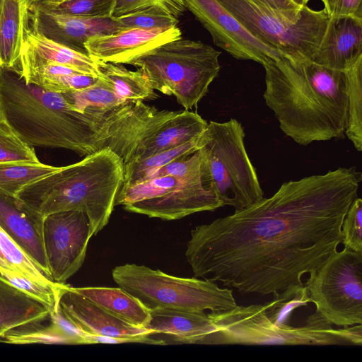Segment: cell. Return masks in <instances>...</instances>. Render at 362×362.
I'll use <instances>...</instances> for the list:
<instances>
[{"mask_svg":"<svg viewBox=\"0 0 362 362\" xmlns=\"http://www.w3.org/2000/svg\"><path fill=\"white\" fill-rule=\"evenodd\" d=\"M0 265L21 273L44 286L56 287L59 284L49 278L1 227Z\"/></svg>","mask_w":362,"mask_h":362,"instance_id":"obj_30","label":"cell"},{"mask_svg":"<svg viewBox=\"0 0 362 362\" xmlns=\"http://www.w3.org/2000/svg\"><path fill=\"white\" fill-rule=\"evenodd\" d=\"M244 128L235 119L211 121L199 149L202 168L223 206L239 211L264 197L256 170L247 153Z\"/></svg>","mask_w":362,"mask_h":362,"instance_id":"obj_8","label":"cell"},{"mask_svg":"<svg viewBox=\"0 0 362 362\" xmlns=\"http://www.w3.org/2000/svg\"><path fill=\"white\" fill-rule=\"evenodd\" d=\"M92 237L89 219L81 211H60L44 218L43 246L53 281L65 284L78 272Z\"/></svg>","mask_w":362,"mask_h":362,"instance_id":"obj_13","label":"cell"},{"mask_svg":"<svg viewBox=\"0 0 362 362\" xmlns=\"http://www.w3.org/2000/svg\"><path fill=\"white\" fill-rule=\"evenodd\" d=\"M329 18L351 16L362 18V0H321Z\"/></svg>","mask_w":362,"mask_h":362,"instance_id":"obj_40","label":"cell"},{"mask_svg":"<svg viewBox=\"0 0 362 362\" xmlns=\"http://www.w3.org/2000/svg\"><path fill=\"white\" fill-rule=\"evenodd\" d=\"M31 1H34V0H30L27 3H28V2ZM44 1H61V0H44Z\"/></svg>","mask_w":362,"mask_h":362,"instance_id":"obj_43","label":"cell"},{"mask_svg":"<svg viewBox=\"0 0 362 362\" xmlns=\"http://www.w3.org/2000/svg\"><path fill=\"white\" fill-rule=\"evenodd\" d=\"M50 308L26 292L0 280V339L9 332L40 323Z\"/></svg>","mask_w":362,"mask_h":362,"instance_id":"obj_22","label":"cell"},{"mask_svg":"<svg viewBox=\"0 0 362 362\" xmlns=\"http://www.w3.org/2000/svg\"><path fill=\"white\" fill-rule=\"evenodd\" d=\"M362 57V18L351 16L329 18L312 62L344 71Z\"/></svg>","mask_w":362,"mask_h":362,"instance_id":"obj_20","label":"cell"},{"mask_svg":"<svg viewBox=\"0 0 362 362\" xmlns=\"http://www.w3.org/2000/svg\"><path fill=\"white\" fill-rule=\"evenodd\" d=\"M203 146L204 134L194 141L159 152L139 162L127 164L124 165V180L122 185L144 180L153 171L175 160L196 152Z\"/></svg>","mask_w":362,"mask_h":362,"instance_id":"obj_27","label":"cell"},{"mask_svg":"<svg viewBox=\"0 0 362 362\" xmlns=\"http://www.w3.org/2000/svg\"><path fill=\"white\" fill-rule=\"evenodd\" d=\"M59 306L64 317L86 334L119 339L124 343L165 344L148 337L156 334L153 330L136 327L109 313L74 291L69 285L62 284Z\"/></svg>","mask_w":362,"mask_h":362,"instance_id":"obj_15","label":"cell"},{"mask_svg":"<svg viewBox=\"0 0 362 362\" xmlns=\"http://www.w3.org/2000/svg\"><path fill=\"white\" fill-rule=\"evenodd\" d=\"M208 315L216 331L204 344L362 345L361 324L335 329L316 311L300 327L274 325L264 315L261 304L237 305Z\"/></svg>","mask_w":362,"mask_h":362,"instance_id":"obj_6","label":"cell"},{"mask_svg":"<svg viewBox=\"0 0 362 362\" xmlns=\"http://www.w3.org/2000/svg\"><path fill=\"white\" fill-rule=\"evenodd\" d=\"M18 71L26 83L59 93L89 88L100 79L99 77L55 64L21 66Z\"/></svg>","mask_w":362,"mask_h":362,"instance_id":"obj_24","label":"cell"},{"mask_svg":"<svg viewBox=\"0 0 362 362\" xmlns=\"http://www.w3.org/2000/svg\"><path fill=\"white\" fill-rule=\"evenodd\" d=\"M273 8L283 13L293 22L298 21L301 17L304 7L300 6L293 0H265Z\"/></svg>","mask_w":362,"mask_h":362,"instance_id":"obj_41","label":"cell"},{"mask_svg":"<svg viewBox=\"0 0 362 362\" xmlns=\"http://www.w3.org/2000/svg\"><path fill=\"white\" fill-rule=\"evenodd\" d=\"M100 78L106 81L124 102H144L158 97L144 74L131 71L122 64L98 61Z\"/></svg>","mask_w":362,"mask_h":362,"instance_id":"obj_26","label":"cell"},{"mask_svg":"<svg viewBox=\"0 0 362 362\" xmlns=\"http://www.w3.org/2000/svg\"><path fill=\"white\" fill-rule=\"evenodd\" d=\"M150 320L146 328L156 334H165L182 343L204 344L216 327L205 311L177 308L150 310Z\"/></svg>","mask_w":362,"mask_h":362,"instance_id":"obj_21","label":"cell"},{"mask_svg":"<svg viewBox=\"0 0 362 362\" xmlns=\"http://www.w3.org/2000/svg\"><path fill=\"white\" fill-rule=\"evenodd\" d=\"M0 280L26 292L47 305L52 310L50 314L57 310L59 305V289L62 284L56 287L44 286L21 273L1 265Z\"/></svg>","mask_w":362,"mask_h":362,"instance_id":"obj_35","label":"cell"},{"mask_svg":"<svg viewBox=\"0 0 362 362\" xmlns=\"http://www.w3.org/2000/svg\"><path fill=\"white\" fill-rule=\"evenodd\" d=\"M112 18V17H111ZM122 29H156L177 26L179 20L160 7L153 6L112 18Z\"/></svg>","mask_w":362,"mask_h":362,"instance_id":"obj_36","label":"cell"},{"mask_svg":"<svg viewBox=\"0 0 362 362\" xmlns=\"http://www.w3.org/2000/svg\"><path fill=\"white\" fill-rule=\"evenodd\" d=\"M55 64L100 78L98 61L89 55L57 43L37 33L30 25L23 6L21 50L18 71L21 66Z\"/></svg>","mask_w":362,"mask_h":362,"instance_id":"obj_19","label":"cell"},{"mask_svg":"<svg viewBox=\"0 0 362 362\" xmlns=\"http://www.w3.org/2000/svg\"><path fill=\"white\" fill-rule=\"evenodd\" d=\"M211 34L214 43L240 60H252L262 66L283 56L255 37L217 0H182Z\"/></svg>","mask_w":362,"mask_h":362,"instance_id":"obj_14","label":"cell"},{"mask_svg":"<svg viewBox=\"0 0 362 362\" xmlns=\"http://www.w3.org/2000/svg\"><path fill=\"white\" fill-rule=\"evenodd\" d=\"M347 81L348 115L345 136L362 150V57L344 70Z\"/></svg>","mask_w":362,"mask_h":362,"instance_id":"obj_28","label":"cell"},{"mask_svg":"<svg viewBox=\"0 0 362 362\" xmlns=\"http://www.w3.org/2000/svg\"><path fill=\"white\" fill-rule=\"evenodd\" d=\"M44 218L16 196L0 189V227L51 279L42 240Z\"/></svg>","mask_w":362,"mask_h":362,"instance_id":"obj_18","label":"cell"},{"mask_svg":"<svg viewBox=\"0 0 362 362\" xmlns=\"http://www.w3.org/2000/svg\"><path fill=\"white\" fill-rule=\"evenodd\" d=\"M0 341L1 342V340L0 339Z\"/></svg>","mask_w":362,"mask_h":362,"instance_id":"obj_45","label":"cell"},{"mask_svg":"<svg viewBox=\"0 0 362 362\" xmlns=\"http://www.w3.org/2000/svg\"><path fill=\"white\" fill-rule=\"evenodd\" d=\"M24 5L29 23L37 33L86 54V42L90 38L122 30L111 17L86 18L50 12L32 4Z\"/></svg>","mask_w":362,"mask_h":362,"instance_id":"obj_16","label":"cell"},{"mask_svg":"<svg viewBox=\"0 0 362 362\" xmlns=\"http://www.w3.org/2000/svg\"><path fill=\"white\" fill-rule=\"evenodd\" d=\"M115 0H34L32 4L42 9L86 18H110Z\"/></svg>","mask_w":362,"mask_h":362,"instance_id":"obj_33","label":"cell"},{"mask_svg":"<svg viewBox=\"0 0 362 362\" xmlns=\"http://www.w3.org/2000/svg\"><path fill=\"white\" fill-rule=\"evenodd\" d=\"M71 288L109 313L136 327L146 328L150 320V310L120 287Z\"/></svg>","mask_w":362,"mask_h":362,"instance_id":"obj_23","label":"cell"},{"mask_svg":"<svg viewBox=\"0 0 362 362\" xmlns=\"http://www.w3.org/2000/svg\"><path fill=\"white\" fill-rule=\"evenodd\" d=\"M255 37L293 60H312L329 18L307 5L293 22L265 0H217Z\"/></svg>","mask_w":362,"mask_h":362,"instance_id":"obj_11","label":"cell"},{"mask_svg":"<svg viewBox=\"0 0 362 362\" xmlns=\"http://www.w3.org/2000/svg\"><path fill=\"white\" fill-rule=\"evenodd\" d=\"M62 94L71 107L82 113L87 109L108 110L125 103L102 78L89 88L68 90Z\"/></svg>","mask_w":362,"mask_h":362,"instance_id":"obj_32","label":"cell"},{"mask_svg":"<svg viewBox=\"0 0 362 362\" xmlns=\"http://www.w3.org/2000/svg\"><path fill=\"white\" fill-rule=\"evenodd\" d=\"M59 168L41 162L0 163V189L16 196L23 187L51 175Z\"/></svg>","mask_w":362,"mask_h":362,"instance_id":"obj_29","label":"cell"},{"mask_svg":"<svg viewBox=\"0 0 362 362\" xmlns=\"http://www.w3.org/2000/svg\"><path fill=\"white\" fill-rule=\"evenodd\" d=\"M341 242L345 248L362 252V199L356 197L349 207L341 226Z\"/></svg>","mask_w":362,"mask_h":362,"instance_id":"obj_38","label":"cell"},{"mask_svg":"<svg viewBox=\"0 0 362 362\" xmlns=\"http://www.w3.org/2000/svg\"><path fill=\"white\" fill-rule=\"evenodd\" d=\"M267 105L297 144L343 139L348 115L344 71L286 57L263 65Z\"/></svg>","mask_w":362,"mask_h":362,"instance_id":"obj_2","label":"cell"},{"mask_svg":"<svg viewBox=\"0 0 362 362\" xmlns=\"http://www.w3.org/2000/svg\"><path fill=\"white\" fill-rule=\"evenodd\" d=\"M116 204L130 212L167 221L223 206L204 174L202 162L171 175L122 185Z\"/></svg>","mask_w":362,"mask_h":362,"instance_id":"obj_9","label":"cell"},{"mask_svg":"<svg viewBox=\"0 0 362 362\" xmlns=\"http://www.w3.org/2000/svg\"><path fill=\"white\" fill-rule=\"evenodd\" d=\"M100 117V141L124 165L197 139L208 124L196 112L159 110L141 101L103 110Z\"/></svg>","mask_w":362,"mask_h":362,"instance_id":"obj_5","label":"cell"},{"mask_svg":"<svg viewBox=\"0 0 362 362\" xmlns=\"http://www.w3.org/2000/svg\"><path fill=\"white\" fill-rule=\"evenodd\" d=\"M295 3H296L300 6H303L305 5H307V3L309 0H293Z\"/></svg>","mask_w":362,"mask_h":362,"instance_id":"obj_42","label":"cell"},{"mask_svg":"<svg viewBox=\"0 0 362 362\" xmlns=\"http://www.w3.org/2000/svg\"><path fill=\"white\" fill-rule=\"evenodd\" d=\"M362 175L338 168L283 183L271 197L191 231L185 255L197 278L267 296L318 269L338 250Z\"/></svg>","mask_w":362,"mask_h":362,"instance_id":"obj_1","label":"cell"},{"mask_svg":"<svg viewBox=\"0 0 362 362\" xmlns=\"http://www.w3.org/2000/svg\"><path fill=\"white\" fill-rule=\"evenodd\" d=\"M221 52L201 41L182 37L166 42L132 61L152 88L174 95L189 110L208 93L221 70Z\"/></svg>","mask_w":362,"mask_h":362,"instance_id":"obj_7","label":"cell"},{"mask_svg":"<svg viewBox=\"0 0 362 362\" xmlns=\"http://www.w3.org/2000/svg\"><path fill=\"white\" fill-rule=\"evenodd\" d=\"M39 163L35 148L23 141L3 120L0 119V163Z\"/></svg>","mask_w":362,"mask_h":362,"instance_id":"obj_37","label":"cell"},{"mask_svg":"<svg viewBox=\"0 0 362 362\" xmlns=\"http://www.w3.org/2000/svg\"><path fill=\"white\" fill-rule=\"evenodd\" d=\"M112 276L119 287L149 310L167 308L219 313L237 306L232 289L195 276H174L136 264L115 267Z\"/></svg>","mask_w":362,"mask_h":362,"instance_id":"obj_10","label":"cell"},{"mask_svg":"<svg viewBox=\"0 0 362 362\" xmlns=\"http://www.w3.org/2000/svg\"><path fill=\"white\" fill-rule=\"evenodd\" d=\"M0 119L33 147L65 148L81 156L103 148L90 113L74 110L62 93L26 83L13 69L0 68Z\"/></svg>","mask_w":362,"mask_h":362,"instance_id":"obj_3","label":"cell"},{"mask_svg":"<svg viewBox=\"0 0 362 362\" xmlns=\"http://www.w3.org/2000/svg\"><path fill=\"white\" fill-rule=\"evenodd\" d=\"M40 324L12 330L2 337V342L74 344L72 339L54 322L45 326Z\"/></svg>","mask_w":362,"mask_h":362,"instance_id":"obj_34","label":"cell"},{"mask_svg":"<svg viewBox=\"0 0 362 362\" xmlns=\"http://www.w3.org/2000/svg\"><path fill=\"white\" fill-rule=\"evenodd\" d=\"M30 0H21L23 4H26Z\"/></svg>","mask_w":362,"mask_h":362,"instance_id":"obj_44","label":"cell"},{"mask_svg":"<svg viewBox=\"0 0 362 362\" xmlns=\"http://www.w3.org/2000/svg\"><path fill=\"white\" fill-rule=\"evenodd\" d=\"M316 312L332 325L346 327L362 322V252L337 251L309 273L303 284Z\"/></svg>","mask_w":362,"mask_h":362,"instance_id":"obj_12","label":"cell"},{"mask_svg":"<svg viewBox=\"0 0 362 362\" xmlns=\"http://www.w3.org/2000/svg\"><path fill=\"white\" fill-rule=\"evenodd\" d=\"M180 37L182 32L177 26L156 29L124 28L112 34L92 37L86 42V49L95 60L129 64L154 48Z\"/></svg>","mask_w":362,"mask_h":362,"instance_id":"obj_17","label":"cell"},{"mask_svg":"<svg viewBox=\"0 0 362 362\" xmlns=\"http://www.w3.org/2000/svg\"><path fill=\"white\" fill-rule=\"evenodd\" d=\"M271 300L261 304L264 315L276 325H290L292 313L297 308L308 306L310 302L304 284L291 285L272 294Z\"/></svg>","mask_w":362,"mask_h":362,"instance_id":"obj_31","label":"cell"},{"mask_svg":"<svg viewBox=\"0 0 362 362\" xmlns=\"http://www.w3.org/2000/svg\"><path fill=\"white\" fill-rule=\"evenodd\" d=\"M124 180L121 158L109 148L23 187L16 197L42 216L64 211L86 214L92 235L108 223Z\"/></svg>","mask_w":362,"mask_h":362,"instance_id":"obj_4","label":"cell"},{"mask_svg":"<svg viewBox=\"0 0 362 362\" xmlns=\"http://www.w3.org/2000/svg\"><path fill=\"white\" fill-rule=\"evenodd\" d=\"M153 6L162 8L177 18L186 10L182 0H115L111 17H119Z\"/></svg>","mask_w":362,"mask_h":362,"instance_id":"obj_39","label":"cell"},{"mask_svg":"<svg viewBox=\"0 0 362 362\" xmlns=\"http://www.w3.org/2000/svg\"><path fill=\"white\" fill-rule=\"evenodd\" d=\"M23 6L21 0H0V68L18 67Z\"/></svg>","mask_w":362,"mask_h":362,"instance_id":"obj_25","label":"cell"}]
</instances>
